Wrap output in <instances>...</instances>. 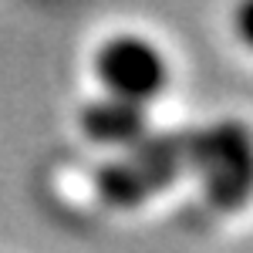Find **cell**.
<instances>
[{
    "mask_svg": "<svg viewBox=\"0 0 253 253\" xmlns=\"http://www.w3.org/2000/svg\"><path fill=\"white\" fill-rule=\"evenodd\" d=\"M186 166L203 175L216 210H240L253 199V132L243 122H216L186 132Z\"/></svg>",
    "mask_w": 253,
    "mask_h": 253,
    "instance_id": "cell-1",
    "label": "cell"
},
{
    "mask_svg": "<svg viewBox=\"0 0 253 253\" xmlns=\"http://www.w3.org/2000/svg\"><path fill=\"white\" fill-rule=\"evenodd\" d=\"M135 152L122 162L98 169V193L108 206H138L169 186L186 166V132L182 135H145L132 145Z\"/></svg>",
    "mask_w": 253,
    "mask_h": 253,
    "instance_id": "cell-2",
    "label": "cell"
},
{
    "mask_svg": "<svg viewBox=\"0 0 253 253\" xmlns=\"http://www.w3.org/2000/svg\"><path fill=\"white\" fill-rule=\"evenodd\" d=\"M98 78L108 88V95L132 98V101H149L166 88V58L152 47V41L122 34L112 38L98 51Z\"/></svg>",
    "mask_w": 253,
    "mask_h": 253,
    "instance_id": "cell-3",
    "label": "cell"
},
{
    "mask_svg": "<svg viewBox=\"0 0 253 253\" xmlns=\"http://www.w3.org/2000/svg\"><path fill=\"white\" fill-rule=\"evenodd\" d=\"M81 132L101 145H135L149 132V118L142 101L108 95L81 108Z\"/></svg>",
    "mask_w": 253,
    "mask_h": 253,
    "instance_id": "cell-4",
    "label": "cell"
},
{
    "mask_svg": "<svg viewBox=\"0 0 253 253\" xmlns=\"http://www.w3.org/2000/svg\"><path fill=\"white\" fill-rule=\"evenodd\" d=\"M233 27L240 34V41L247 47H253V0H240V7L233 14Z\"/></svg>",
    "mask_w": 253,
    "mask_h": 253,
    "instance_id": "cell-5",
    "label": "cell"
}]
</instances>
